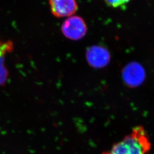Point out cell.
Returning <instances> with one entry per match:
<instances>
[{
  "label": "cell",
  "instance_id": "6da1fadb",
  "mask_svg": "<svg viewBox=\"0 0 154 154\" xmlns=\"http://www.w3.org/2000/svg\"><path fill=\"white\" fill-rule=\"evenodd\" d=\"M150 148L151 143L147 134L143 127L138 126L103 154H147Z\"/></svg>",
  "mask_w": 154,
  "mask_h": 154
},
{
  "label": "cell",
  "instance_id": "7a4b0ae2",
  "mask_svg": "<svg viewBox=\"0 0 154 154\" xmlns=\"http://www.w3.org/2000/svg\"><path fill=\"white\" fill-rule=\"evenodd\" d=\"M61 31L67 38L72 41H78L86 35L88 27L81 17L72 16L69 17L62 23Z\"/></svg>",
  "mask_w": 154,
  "mask_h": 154
},
{
  "label": "cell",
  "instance_id": "3957f363",
  "mask_svg": "<svg viewBox=\"0 0 154 154\" xmlns=\"http://www.w3.org/2000/svg\"><path fill=\"white\" fill-rule=\"evenodd\" d=\"M86 58L88 65L94 69H102L107 66L111 60L110 52L101 45L90 46L86 51Z\"/></svg>",
  "mask_w": 154,
  "mask_h": 154
},
{
  "label": "cell",
  "instance_id": "277c9868",
  "mask_svg": "<svg viewBox=\"0 0 154 154\" xmlns=\"http://www.w3.org/2000/svg\"><path fill=\"white\" fill-rule=\"evenodd\" d=\"M51 14L57 18L73 16L78 10L76 0H49Z\"/></svg>",
  "mask_w": 154,
  "mask_h": 154
},
{
  "label": "cell",
  "instance_id": "5b68a950",
  "mask_svg": "<svg viewBox=\"0 0 154 154\" xmlns=\"http://www.w3.org/2000/svg\"><path fill=\"white\" fill-rule=\"evenodd\" d=\"M13 49L14 44L11 40L0 41V86L5 85L9 76V72L5 65L6 55Z\"/></svg>",
  "mask_w": 154,
  "mask_h": 154
},
{
  "label": "cell",
  "instance_id": "8992f818",
  "mask_svg": "<svg viewBox=\"0 0 154 154\" xmlns=\"http://www.w3.org/2000/svg\"><path fill=\"white\" fill-rule=\"evenodd\" d=\"M123 81L129 86H135L138 85V80L142 78V70L138 68L136 64H129L126 66L122 72Z\"/></svg>",
  "mask_w": 154,
  "mask_h": 154
},
{
  "label": "cell",
  "instance_id": "52a82bcc",
  "mask_svg": "<svg viewBox=\"0 0 154 154\" xmlns=\"http://www.w3.org/2000/svg\"><path fill=\"white\" fill-rule=\"evenodd\" d=\"M105 3L110 7L118 8L125 7L131 0H104Z\"/></svg>",
  "mask_w": 154,
  "mask_h": 154
}]
</instances>
